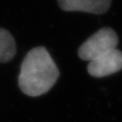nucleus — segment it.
I'll return each instance as SVG.
<instances>
[{
    "label": "nucleus",
    "instance_id": "nucleus-1",
    "mask_svg": "<svg viewBox=\"0 0 122 122\" xmlns=\"http://www.w3.org/2000/svg\"><path fill=\"white\" fill-rule=\"evenodd\" d=\"M59 71L44 47L30 49L20 65L18 84L23 93L39 97L48 92L56 83Z\"/></svg>",
    "mask_w": 122,
    "mask_h": 122
},
{
    "label": "nucleus",
    "instance_id": "nucleus-2",
    "mask_svg": "<svg viewBox=\"0 0 122 122\" xmlns=\"http://www.w3.org/2000/svg\"><path fill=\"white\" fill-rule=\"evenodd\" d=\"M118 36L114 30L109 27L102 28L81 46L78 50V55L82 60L90 62L115 49L118 45Z\"/></svg>",
    "mask_w": 122,
    "mask_h": 122
},
{
    "label": "nucleus",
    "instance_id": "nucleus-3",
    "mask_svg": "<svg viewBox=\"0 0 122 122\" xmlns=\"http://www.w3.org/2000/svg\"><path fill=\"white\" fill-rule=\"evenodd\" d=\"M122 70V52L117 48L89 62L87 71L93 77H103Z\"/></svg>",
    "mask_w": 122,
    "mask_h": 122
},
{
    "label": "nucleus",
    "instance_id": "nucleus-4",
    "mask_svg": "<svg viewBox=\"0 0 122 122\" xmlns=\"http://www.w3.org/2000/svg\"><path fill=\"white\" fill-rule=\"evenodd\" d=\"M59 7L65 11H82L101 15L108 11L111 0H58Z\"/></svg>",
    "mask_w": 122,
    "mask_h": 122
},
{
    "label": "nucleus",
    "instance_id": "nucleus-5",
    "mask_svg": "<svg viewBox=\"0 0 122 122\" xmlns=\"http://www.w3.org/2000/svg\"><path fill=\"white\" fill-rule=\"evenodd\" d=\"M16 53L15 38L9 30L0 27V63H8Z\"/></svg>",
    "mask_w": 122,
    "mask_h": 122
}]
</instances>
